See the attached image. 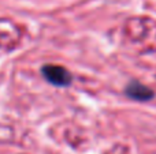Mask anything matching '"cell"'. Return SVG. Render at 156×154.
<instances>
[{
  "label": "cell",
  "instance_id": "obj_1",
  "mask_svg": "<svg viewBox=\"0 0 156 154\" xmlns=\"http://www.w3.org/2000/svg\"><path fill=\"white\" fill-rule=\"evenodd\" d=\"M44 78L55 86H67L71 83V75L65 67L56 64H47L41 70Z\"/></svg>",
  "mask_w": 156,
  "mask_h": 154
},
{
  "label": "cell",
  "instance_id": "obj_2",
  "mask_svg": "<svg viewBox=\"0 0 156 154\" xmlns=\"http://www.w3.org/2000/svg\"><path fill=\"white\" fill-rule=\"evenodd\" d=\"M126 94L136 101H149L154 98V92L140 82H132L126 87Z\"/></svg>",
  "mask_w": 156,
  "mask_h": 154
}]
</instances>
